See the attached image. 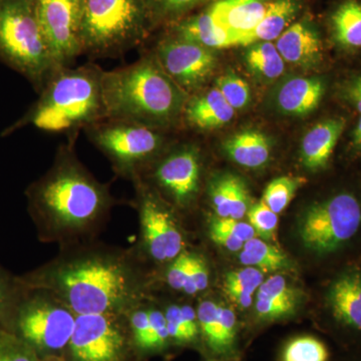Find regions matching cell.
Here are the masks:
<instances>
[{
  "label": "cell",
  "mask_w": 361,
  "mask_h": 361,
  "mask_svg": "<svg viewBox=\"0 0 361 361\" xmlns=\"http://www.w3.org/2000/svg\"><path fill=\"white\" fill-rule=\"evenodd\" d=\"M137 179L144 180L173 208L184 211L195 203L200 192V151L194 145L165 149Z\"/></svg>",
  "instance_id": "7c38bea8"
},
{
  "label": "cell",
  "mask_w": 361,
  "mask_h": 361,
  "mask_svg": "<svg viewBox=\"0 0 361 361\" xmlns=\"http://www.w3.org/2000/svg\"><path fill=\"white\" fill-rule=\"evenodd\" d=\"M125 314L135 353L149 355L168 348L167 322L154 295L135 304Z\"/></svg>",
  "instance_id": "9a60e30c"
},
{
  "label": "cell",
  "mask_w": 361,
  "mask_h": 361,
  "mask_svg": "<svg viewBox=\"0 0 361 361\" xmlns=\"http://www.w3.org/2000/svg\"><path fill=\"white\" fill-rule=\"evenodd\" d=\"M132 184L135 194L130 206L137 211L140 225L135 248L152 269L165 267L188 248L186 236L168 202L141 179Z\"/></svg>",
  "instance_id": "9c48e42d"
},
{
  "label": "cell",
  "mask_w": 361,
  "mask_h": 361,
  "mask_svg": "<svg viewBox=\"0 0 361 361\" xmlns=\"http://www.w3.org/2000/svg\"><path fill=\"white\" fill-rule=\"evenodd\" d=\"M168 30L176 37L212 51L234 47L228 32L214 20L208 8L186 16L174 25L168 26Z\"/></svg>",
  "instance_id": "cb8c5ba5"
},
{
  "label": "cell",
  "mask_w": 361,
  "mask_h": 361,
  "mask_svg": "<svg viewBox=\"0 0 361 361\" xmlns=\"http://www.w3.org/2000/svg\"><path fill=\"white\" fill-rule=\"evenodd\" d=\"M272 0H215L207 8L229 35L234 47L246 39L262 20Z\"/></svg>",
  "instance_id": "ac0fdd59"
},
{
  "label": "cell",
  "mask_w": 361,
  "mask_h": 361,
  "mask_svg": "<svg viewBox=\"0 0 361 361\" xmlns=\"http://www.w3.org/2000/svg\"><path fill=\"white\" fill-rule=\"evenodd\" d=\"M299 9L298 0H272L262 20L247 37L244 47L276 40L293 23Z\"/></svg>",
  "instance_id": "4316f807"
},
{
  "label": "cell",
  "mask_w": 361,
  "mask_h": 361,
  "mask_svg": "<svg viewBox=\"0 0 361 361\" xmlns=\"http://www.w3.org/2000/svg\"><path fill=\"white\" fill-rule=\"evenodd\" d=\"M329 310L337 325L361 338V274L348 271L330 286Z\"/></svg>",
  "instance_id": "d6986e66"
},
{
  "label": "cell",
  "mask_w": 361,
  "mask_h": 361,
  "mask_svg": "<svg viewBox=\"0 0 361 361\" xmlns=\"http://www.w3.org/2000/svg\"><path fill=\"white\" fill-rule=\"evenodd\" d=\"M154 30L146 0H85L82 54L121 56L145 44Z\"/></svg>",
  "instance_id": "5b68a950"
},
{
  "label": "cell",
  "mask_w": 361,
  "mask_h": 361,
  "mask_svg": "<svg viewBox=\"0 0 361 361\" xmlns=\"http://www.w3.org/2000/svg\"><path fill=\"white\" fill-rule=\"evenodd\" d=\"M264 281L263 272L254 267L242 268L227 273L223 288L227 295L240 308H248L253 302V296Z\"/></svg>",
  "instance_id": "f546056e"
},
{
  "label": "cell",
  "mask_w": 361,
  "mask_h": 361,
  "mask_svg": "<svg viewBox=\"0 0 361 361\" xmlns=\"http://www.w3.org/2000/svg\"><path fill=\"white\" fill-rule=\"evenodd\" d=\"M18 288L16 275L11 274L0 266V327H4L11 301Z\"/></svg>",
  "instance_id": "7bdbcfd3"
},
{
  "label": "cell",
  "mask_w": 361,
  "mask_h": 361,
  "mask_svg": "<svg viewBox=\"0 0 361 361\" xmlns=\"http://www.w3.org/2000/svg\"><path fill=\"white\" fill-rule=\"evenodd\" d=\"M0 361H39V356L25 341L0 327Z\"/></svg>",
  "instance_id": "74e56055"
},
{
  "label": "cell",
  "mask_w": 361,
  "mask_h": 361,
  "mask_svg": "<svg viewBox=\"0 0 361 361\" xmlns=\"http://www.w3.org/2000/svg\"><path fill=\"white\" fill-rule=\"evenodd\" d=\"M194 252L189 248L185 249L178 257L164 267L161 272L164 282L173 291L182 293L193 261Z\"/></svg>",
  "instance_id": "8d00e7d4"
},
{
  "label": "cell",
  "mask_w": 361,
  "mask_h": 361,
  "mask_svg": "<svg viewBox=\"0 0 361 361\" xmlns=\"http://www.w3.org/2000/svg\"><path fill=\"white\" fill-rule=\"evenodd\" d=\"M196 310L202 339L207 348L216 355L219 341L221 304L211 299H203L199 301Z\"/></svg>",
  "instance_id": "e575fe53"
},
{
  "label": "cell",
  "mask_w": 361,
  "mask_h": 361,
  "mask_svg": "<svg viewBox=\"0 0 361 361\" xmlns=\"http://www.w3.org/2000/svg\"><path fill=\"white\" fill-rule=\"evenodd\" d=\"M330 353L324 342L313 336L291 339L282 351V361H329Z\"/></svg>",
  "instance_id": "d6a6232c"
},
{
  "label": "cell",
  "mask_w": 361,
  "mask_h": 361,
  "mask_svg": "<svg viewBox=\"0 0 361 361\" xmlns=\"http://www.w3.org/2000/svg\"><path fill=\"white\" fill-rule=\"evenodd\" d=\"M341 103L356 116L361 115V68L351 73L337 85Z\"/></svg>",
  "instance_id": "60d3db41"
},
{
  "label": "cell",
  "mask_w": 361,
  "mask_h": 361,
  "mask_svg": "<svg viewBox=\"0 0 361 361\" xmlns=\"http://www.w3.org/2000/svg\"><path fill=\"white\" fill-rule=\"evenodd\" d=\"M0 59L40 92L59 70L35 0H0Z\"/></svg>",
  "instance_id": "52a82bcc"
},
{
  "label": "cell",
  "mask_w": 361,
  "mask_h": 361,
  "mask_svg": "<svg viewBox=\"0 0 361 361\" xmlns=\"http://www.w3.org/2000/svg\"><path fill=\"white\" fill-rule=\"evenodd\" d=\"M245 58L249 70L258 77L275 80L284 73V59L272 42H260L249 45Z\"/></svg>",
  "instance_id": "4dcf8cb0"
},
{
  "label": "cell",
  "mask_w": 361,
  "mask_h": 361,
  "mask_svg": "<svg viewBox=\"0 0 361 361\" xmlns=\"http://www.w3.org/2000/svg\"><path fill=\"white\" fill-rule=\"evenodd\" d=\"M360 227V199L343 190L311 206L301 221L299 234L311 251L329 254L345 245Z\"/></svg>",
  "instance_id": "30bf717a"
},
{
  "label": "cell",
  "mask_w": 361,
  "mask_h": 361,
  "mask_svg": "<svg viewBox=\"0 0 361 361\" xmlns=\"http://www.w3.org/2000/svg\"><path fill=\"white\" fill-rule=\"evenodd\" d=\"M18 279L51 291L77 315L101 314L127 312L153 296L156 272L134 245L97 239L59 248L56 257Z\"/></svg>",
  "instance_id": "6da1fadb"
},
{
  "label": "cell",
  "mask_w": 361,
  "mask_h": 361,
  "mask_svg": "<svg viewBox=\"0 0 361 361\" xmlns=\"http://www.w3.org/2000/svg\"><path fill=\"white\" fill-rule=\"evenodd\" d=\"M215 87L235 111L245 108L250 101V87L236 73H228L221 75L216 80Z\"/></svg>",
  "instance_id": "d590c367"
},
{
  "label": "cell",
  "mask_w": 361,
  "mask_h": 361,
  "mask_svg": "<svg viewBox=\"0 0 361 361\" xmlns=\"http://www.w3.org/2000/svg\"><path fill=\"white\" fill-rule=\"evenodd\" d=\"M75 144L59 146L51 168L25 191L37 238L59 248L99 239L120 204L78 160Z\"/></svg>",
  "instance_id": "7a4b0ae2"
},
{
  "label": "cell",
  "mask_w": 361,
  "mask_h": 361,
  "mask_svg": "<svg viewBox=\"0 0 361 361\" xmlns=\"http://www.w3.org/2000/svg\"><path fill=\"white\" fill-rule=\"evenodd\" d=\"M37 18L58 68L71 66L82 54L85 0H35Z\"/></svg>",
  "instance_id": "5bb4252c"
},
{
  "label": "cell",
  "mask_w": 361,
  "mask_h": 361,
  "mask_svg": "<svg viewBox=\"0 0 361 361\" xmlns=\"http://www.w3.org/2000/svg\"><path fill=\"white\" fill-rule=\"evenodd\" d=\"M305 180L298 177L285 176L277 178L266 187L262 202L278 215L283 212L286 207L290 204L297 190L302 186Z\"/></svg>",
  "instance_id": "836d02e7"
},
{
  "label": "cell",
  "mask_w": 361,
  "mask_h": 361,
  "mask_svg": "<svg viewBox=\"0 0 361 361\" xmlns=\"http://www.w3.org/2000/svg\"><path fill=\"white\" fill-rule=\"evenodd\" d=\"M249 224L252 226L256 235L260 238L273 240L276 235L278 226V215L273 212L269 207L266 206L262 201L249 208Z\"/></svg>",
  "instance_id": "f35d334b"
},
{
  "label": "cell",
  "mask_w": 361,
  "mask_h": 361,
  "mask_svg": "<svg viewBox=\"0 0 361 361\" xmlns=\"http://www.w3.org/2000/svg\"><path fill=\"white\" fill-rule=\"evenodd\" d=\"M296 305V291L281 275L268 278L258 288L255 310L261 319H280L292 314Z\"/></svg>",
  "instance_id": "d4e9b609"
},
{
  "label": "cell",
  "mask_w": 361,
  "mask_h": 361,
  "mask_svg": "<svg viewBox=\"0 0 361 361\" xmlns=\"http://www.w3.org/2000/svg\"><path fill=\"white\" fill-rule=\"evenodd\" d=\"M152 51L161 68L188 96L200 92L217 66L212 49L170 32L159 40Z\"/></svg>",
  "instance_id": "4fadbf2b"
},
{
  "label": "cell",
  "mask_w": 361,
  "mask_h": 361,
  "mask_svg": "<svg viewBox=\"0 0 361 361\" xmlns=\"http://www.w3.org/2000/svg\"><path fill=\"white\" fill-rule=\"evenodd\" d=\"M348 125V116L337 113L313 126L304 135L301 144L303 165L310 171L324 170L329 165Z\"/></svg>",
  "instance_id": "e0dca14e"
},
{
  "label": "cell",
  "mask_w": 361,
  "mask_h": 361,
  "mask_svg": "<svg viewBox=\"0 0 361 361\" xmlns=\"http://www.w3.org/2000/svg\"><path fill=\"white\" fill-rule=\"evenodd\" d=\"M66 353L70 361H129L135 351L125 313L78 315Z\"/></svg>",
  "instance_id": "8fae6325"
},
{
  "label": "cell",
  "mask_w": 361,
  "mask_h": 361,
  "mask_svg": "<svg viewBox=\"0 0 361 361\" xmlns=\"http://www.w3.org/2000/svg\"><path fill=\"white\" fill-rule=\"evenodd\" d=\"M330 40L344 56L361 54V0H337L327 16Z\"/></svg>",
  "instance_id": "ffe728a7"
},
{
  "label": "cell",
  "mask_w": 361,
  "mask_h": 361,
  "mask_svg": "<svg viewBox=\"0 0 361 361\" xmlns=\"http://www.w3.org/2000/svg\"><path fill=\"white\" fill-rule=\"evenodd\" d=\"M104 118L163 130L182 118L188 94L171 80L153 51L129 66L104 71Z\"/></svg>",
  "instance_id": "3957f363"
},
{
  "label": "cell",
  "mask_w": 361,
  "mask_h": 361,
  "mask_svg": "<svg viewBox=\"0 0 361 361\" xmlns=\"http://www.w3.org/2000/svg\"><path fill=\"white\" fill-rule=\"evenodd\" d=\"M327 87L329 82L324 77L292 78L278 92V106L287 115H308L322 104Z\"/></svg>",
  "instance_id": "7402d4cb"
},
{
  "label": "cell",
  "mask_w": 361,
  "mask_h": 361,
  "mask_svg": "<svg viewBox=\"0 0 361 361\" xmlns=\"http://www.w3.org/2000/svg\"><path fill=\"white\" fill-rule=\"evenodd\" d=\"M224 147L231 160L245 168H260L269 160V140L257 130L238 133L227 140Z\"/></svg>",
  "instance_id": "484cf974"
},
{
  "label": "cell",
  "mask_w": 361,
  "mask_h": 361,
  "mask_svg": "<svg viewBox=\"0 0 361 361\" xmlns=\"http://www.w3.org/2000/svg\"><path fill=\"white\" fill-rule=\"evenodd\" d=\"M349 126V125H348ZM348 134V149L356 155H361V115L356 116Z\"/></svg>",
  "instance_id": "bcb514c9"
},
{
  "label": "cell",
  "mask_w": 361,
  "mask_h": 361,
  "mask_svg": "<svg viewBox=\"0 0 361 361\" xmlns=\"http://www.w3.org/2000/svg\"><path fill=\"white\" fill-rule=\"evenodd\" d=\"M275 47L285 63L302 68L324 65L326 47L322 33L307 21L293 23L276 39Z\"/></svg>",
  "instance_id": "2e32d148"
},
{
  "label": "cell",
  "mask_w": 361,
  "mask_h": 361,
  "mask_svg": "<svg viewBox=\"0 0 361 361\" xmlns=\"http://www.w3.org/2000/svg\"><path fill=\"white\" fill-rule=\"evenodd\" d=\"M171 342L189 344L200 336L197 310L191 304L169 303L164 306Z\"/></svg>",
  "instance_id": "83f0119b"
},
{
  "label": "cell",
  "mask_w": 361,
  "mask_h": 361,
  "mask_svg": "<svg viewBox=\"0 0 361 361\" xmlns=\"http://www.w3.org/2000/svg\"><path fill=\"white\" fill-rule=\"evenodd\" d=\"M2 329L25 341L39 358L63 355L75 329L77 314L47 289L18 281Z\"/></svg>",
  "instance_id": "8992f818"
},
{
  "label": "cell",
  "mask_w": 361,
  "mask_h": 361,
  "mask_svg": "<svg viewBox=\"0 0 361 361\" xmlns=\"http://www.w3.org/2000/svg\"><path fill=\"white\" fill-rule=\"evenodd\" d=\"M103 73V68L94 63L59 68L40 90L39 99L6 134L30 125L75 141L80 130L106 116Z\"/></svg>",
  "instance_id": "277c9868"
},
{
  "label": "cell",
  "mask_w": 361,
  "mask_h": 361,
  "mask_svg": "<svg viewBox=\"0 0 361 361\" xmlns=\"http://www.w3.org/2000/svg\"><path fill=\"white\" fill-rule=\"evenodd\" d=\"M234 116V109L215 87L188 97L182 113L183 120L198 130L220 129Z\"/></svg>",
  "instance_id": "44dd1931"
},
{
  "label": "cell",
  "mask_w": 361,
  "mask_h": 361,
  "mask_svg": "<svg viewBox=\"0 0 361 361\" xmlns=\"http://www.w3.org/2000/svg\"><path fill=\"white\" fill-rule=\"evenodd\" d=\"M208 226H213V227L225 230V231L232 234L233 236L241 240L244 243L256 237V233L252 226L249 223L242 222L241 220L232 219V218H219L215 216L209 221Z\"/></svg>",
  "instance_id": "ee69618b"
},
{
  "label": "cell",
  "mask_w": 361,
  "mask_h": 361,
  "mask_svg": "<svg viewBox=\"0 0 361 361\" xmlns=\"http://www.w3.org/2000/svg\"><path fill=\"white\" fill-rule=\"evenodd\" d=\"M85 133L115 174L130 182L141 177L166 149L161 130L123 118H102Z\"/></svg>",
  "instance_id": "ba28073f"
},
{
  "label": "cell",
  "mask_w": 361,
  "mask_h": 361,
  "mask_svg": "<svg viewBox=\"0 0 361 361\" xmlns=\"http://www.w3.org/2000/svg\"><path fill=\"white\" fill-rule=\"evenodd\" d=\"M39 361H70L63 355H47L39 358Z\"/></svg>",
  "instance_id": "7dc6e473"
},
{
  "label": "cell",
  "mask_w": 361,
  "mask_h": 361,
  "mask_svg": "<svg viewBox=\"0 0 361 361\" xmlns=\"http://www.w3.org/2000/svg\"><path fill=\"white\" fill-rule=\"evenodd\" d=\"M237 334V319L234 311L221 305L219 341L217 355H227L234 349Z\"/></svg>",
  "instance_id": "b9f144b4"
},
{
  "label": "cell",
  "mask_w": 361,
  "mask_h": 361,
  "mask_svg": "<svg viewBox=\"0 0 361 361\" xmlns=\"http://www.w3.org/2000/svg\"><path fill=\"white\" fill-rule=\"evenodd\" d=\"M353 361H361V358H360V360H353Z\"/></svg>",
  "instance_id": "c3c4849f"
},
{
  "label": "cell",
  "mask_w": 361,
  "mask_h": 361,
  "mask_svg": "<svg viewBox=\"0 0 361 361\" xmlns=\"http://www.w3.org/2000/svg\"><path fill=\"white\" fill-rule=\"evenodd\" d=\"M155 30L160 25L170 26L189 16L208 0H146Z\"/></svg>",
  "instance_id": "1f68e13d"
},
{
  "label": "cell",
  "mask_w": 361,
  "mask_h": 361,
  "mask_svg": "<svg viewBox=\"0 0 361 361\" xmlns=\"http://www.w3.org/2000/svg\"><path fill=\"white\" fill-rule=\"evenodd\" d=\"M210 283V271L208 263L202 254L194 252L193 261L188 274L186 284L183 289V294L187 296H196L206 291Z\"/></svg>",
  "instance_id": "ab89813d"
},
{
  "label": "cell",
  "mask_w": 361,
  "mask_h": 361,
  "mask_svg": "<svg viewBox=\"0 0 361 361\" xmlns=\"http://www.w3.org/2000/svg\"><path fill=\"white\" fill-rule=\"evenodd\" d=\"M208 235L214 243L227 249V250L237 252L242 250V248H243L244 242L233 236L232 234L225 231V230L213 227V226H208Z\"/></svg>",
  "instance_id": "f6af8a7d"
},
{
  "label": "cell",
  "mask_w": 361,
  "mask_h": 361,
  "mask_svg": "<svg viewBox=\"0 0 361 361\" xmlns=\"http://www.w3.org/2000/svg\"><path fill=\"white\" fill-rule=\"evenodd\" d=\"M207 192L216 217L241 220L248 212V191L245 183L237 176H215L209 182Z\"/></svg>",
  "instance_id": "603a6c76"
},
{
  "label": "cell",
  "mask_w": 361,
  "mask_h": 361,
  "mask_svg": "<svg viewBox=\"0 0 361 361\" xmlns=\"http://www.w3.org/2000/svg\"><path fill=\"white\" fill-rule=\"evenodd\" d=\"M239 260L242 264L257 268L263 273L276 272L291 267L290 260L283 252L256 237L244 243Z\"/></svg>",
  "instance_id": "f1b7e54d"
}]
</instances>
